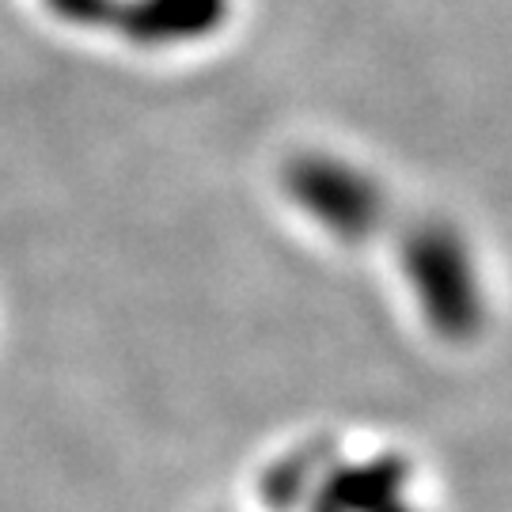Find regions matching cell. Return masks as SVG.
<instances>
[{
	"label": "cell",
	"instance_id": "obj_1",
	"mask_svg": "<svg viewBox=\"0 0 512 512\" xmlns=\"http://www.w3.org/2000/svg\"><path fill=\"white\" fill-rule=\"evenodd\" d=\"M228 12V0H145L129 19L141 42H190L205 38Z\"/></svg>",
	"mask_w": 512,
	"mask_h": 512
}]
</instances>
